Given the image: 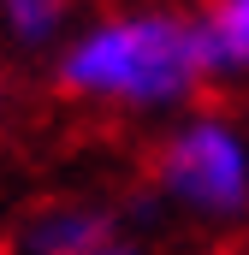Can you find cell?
<instances>
[{
	"mask_svg": "<svg viewBox=\"0 0 249 255\" xmlns=\"http://www.w3.org/2000/svg\"><path fill=\"white\" fill-rule=\"evenodd\" d=\"M54 83L89 107H113L136 119H166V113L178 119L208 83L196 12L166 0H130V6L71 24V36L54 48Z\"/></svg>",
	"mask_w": 249,
	"mask_h": 255,
	"instance_id": "6da1fadb",
	"label": "cell"
},
{
	"mask_svg": "<svg viewBox=\"0 0 249 255\" xmlns=\"http://www.w3.org/2000/svg\"><path fill=\"white\" fill-rule=\"evenodd\" d=\"M154 196L202 226L249 220V130L214 107L178 113L154 148Z\"/></svg>",
	"mask_w": 249,
	"mask_h": 255,
	"instance_id": "7a4b0ae2",
	"label": "cell"
},
{
	"mask_svg": "<svg viewBox=\"0 0 249 255\" xmlns=\"http://www.w3.org/2000/svg\"><path fill=\"white\" fill-rule=\"evenodd\" d=\"M113 232H130V214L107 202H48L18 226L12 255H89Z\"/></svg>",
	"mask_w": 249,
	"mask_h": 255,
	"instance_id": "3957f363",
	"label": "cell"
},
{
	"mask_svg": "<svg viewBox=\"0 0 249 255\" xmlns=\"http://www.w3.org/2000/svg\"><path fill=\"white\" fill-rule=\"evenodd\" d=\"M202 65L220 83H249V0H208L196 12Z\"/></svg>",
	"mask_w": 249,
	"mask_h": 255,
	"instance_id": "277c9868",
	"label": "cell"
},
{
	"mask_svg": "<svg viewBox=\"0 0 249 255\" xmlns=\"http://www.w3.org/2000/svg\"><path fill=\"white\" fill-rule=\"evenodd\" d=\"M77 24V0H0V36L24 54L60 48Z\"/></svg>",
	"mask_w": 249,
	"mask_h": 255,
	"instance_id": "5b68a950",
	"label": "cell"
},
{
	"mask_svg": "<svg viewBox=\"0 0 249 255\" xmlns=\"http://www.w3.org/2000/svg\"><path fill=\"white\" fill-rule=\"evenodd\" d=\"M89 255H154V250H148V244H142L136 232H113L107 244H95Z\"/></svg>",
	"mask_w": 249,
	"mask_h": 255,
	"instance_id": "8992f818",
	"label": "cell"
}]
</instances>
